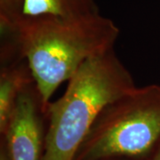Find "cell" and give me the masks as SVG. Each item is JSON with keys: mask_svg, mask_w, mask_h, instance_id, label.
Instances as JSON below:
<instances>
[{"mask_svg": "<svg viewBox=\"0 0 160 160\" xmlns=\"http://www.w3.org/2000/svg\"><path fill=\"white\" fill-rule=\"evenodd\" d=\"M118 25L95 12L83 16H21L1 34V47L25 59L46 107L61 84L91 58L114 49Z\"/></svg>", "mask_w": 160, "mask_h": 160, "instance_id": "6da1fadb", "label": "cell"}, {"mask_svg": "<svg viewBox=\"0 0 160 160\" xmlns=\"http://www.w3.org/2000/svg\"><path fill=\"white\" fill-rule=\"evenodd\" d=\"M136 87L114 49L87 60L63 95L47 106L43 160H74L103 109Z\"/></svg>", "mask_w": 160, "mask_h": 160, "instance_id": "7a4b0ae2", "label": "cell"}, {"mask_svg": "<svg viewBox=\"0 0 160 160\" xmlns=\"http://www.w3.org/2000/svg\"><path fill=\"white\" fill-rule=\"evenodd\" d=\"M160 142V86L134 87L108 104L74 160H145Z\"/></svg>", "mask_w": 160, "mask_h": 160, "instance_id": "3957f363", "label": "cell"}, {"mask_svg": "<svg viewBox=\"0 0 160 160\" xmlns=\"http://www.w3.org/2000/svg\"><path fill=\"white\" fill-rule=\"evenodd\" d=\"M47 107L36 83L21 93L1 142L9 160H43Z\"/></svg>", "mask_w": 160, "mask_h": 160, "instance_id": "277c9868", "label": "cell"}, {"mask_svg": "<svg viewBox=\"0 0 160 160\" xmlns=\"http://www.w3.org/2000/svg\"><path fill=\"white\" fill-rule=\"evenodd\" d=\"M35 83L25 59L12 58L1 61L0 69V133L6 131L21 93Z\"/></svg>", "mask_w": 160, "mask_h": 160, "instance_id": "5b68a950", "label": "cell"}, {"mask_svg": "<svg viewBox=\"0 0 160 160\" xmlns=\"http://www.w3.org/2000/svg\"><path fill=\"white\" fill-rule=\"evenodd\" d=\"M99 12L95 0H23L22 16L73 18Z\"/></svg>", "mask_w": 160, "mask_h": 160, "instance_id": "8992f818", "label": "cell"}, {"mask_svg": "<svg viewBox=\"0 0 160 160\" xmlns=\"http://www.w3.org/2000/svg\"><path fill=\"white\" fill-rule=\"evenodd\" d=\"M23 0H0V31L6 33L22 16Z\"/></svg>", "mask_w": 160, "mask_h": 160, "instance_id": "52a82bcc", "label": "cell"}, {"mask_svg": "<svg viewBox=\"0 0 160 160\" xmlns=\"http://www.w3.org/2000/svg\"><path fill=\"white\" fill-rule=\"evenodd\" d=\"M145 160H160V142L158 144L153 152L149 155V158H147Z\"/></svg>", "mask_w": 160, "mask_h": 160, "instance_id": "ba28073f", "label": "cell"}, {"mask_svg": "<svg viewBox=\"0 0 160 160\" xmlns=\"http://www.w3.org/2000/svg\"><path fill=\"white\" fill-rule=\"evenodd\" d=\"M0 160H9L6 148L2 142H1V147H0Z\"/></svg>", "mask_w": 160, "mask_h": 160, "instance_id": "9c48e42d", "label": "cell"}, {"mask_svg": "<svg viewBox=\"0 0 160 160\" xmlns=\"http://www.w3.org/2000/svg\"><path fill=\"white\" fill-rule=\"evenodd\" d=\"M104 160H136V159H131V158H109V159H104Z\"/></svg>", "mask_w": 160, "mask_h": 160, "instance_id": "30bf717a", "label": "cell"}]
</instances>
